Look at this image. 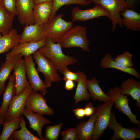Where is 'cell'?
Instances as JSON below:
<instances>
[{"label":"cell","mask_w":140,"mask_h":140,"mask_svg":"<svg viewBox=\"0 0 140 140\" xmlns=\"http://www.w3.org/2000/svg\"><path fill=\"white\" fill-rule=\"evenodd\" d=\"M62 48L58 43L47 38L45 45L38 51L50 59L57 70L62 74L68 68L67 66L75 64L78 60L74 57L65 54Z\"/></svg>","instance_id":"6da1fadb"},{"label":"cell","mask_w":140,"mask_h":140,"mask_svg":"<svg viewBox=\"0 0 140 140\" xmlns=\"http://www.w3.org/2000/svg\"><path fill=\"white\" fill-rule=\"evenodd\" d=\"M86 28L78 25L68 30L57 42L63 48H80L83 51H90L89 41L87 37Z\"/></svg>","instance_id":"7a4b0ae2"},{"label":"cell","mask_w":140,"mask_h":140,"mask_svg":"<svg viewBox=\"0 0 140 140\" xmlns=\"http://www.w3.org/2000/svg\"><path fill=\"white\" fill-rule=\"evenodd\" d=\"M63 16V14L55 15L42 25L43 33L46 39L49 38L53 42L57 43L73 27V22L65 21L62 19Z\"/></svg>","instance_id":"3957f363"},{"label":"cell","mask_w":140,"mask_h":140,"mask_svg":"<svg viewBox=\"0 0 140 140\" xmlns=\"http://www.w3.org/2000/svg\"><path fill=\"white\" fill-rule=\"evenodd\" d=\"M95 5H100L105 8L110 15L109 19L112 23V31L114 32L117 25L122 27L120 13L130 8L125 0H89Z\"/></svg>","instance_id":"277c9868"},{"label":"cell","mask_w":140,"mask_h":140,"mask_svg":"<svg viewBox=\"0 0 140 140\" xmlns=\"http://www.w3.org/2000/svg\"><path fill=\"white\" fill-rule=\"evenodd\" d=\"M33 55V58L38 66L37 69L44 75V84L46 88L50 87L52 82H58L61 80L57 69L50 59L38 50Z\"/></svg>","instance_id":"5b68a950"},{"label":"cell","mask_w":140,"mask_h":140,"mask_svg":"<svg viewBox=\"0 0 140 140\" xmlns=\"http://www.w3.org/2000/svg\"><path fill=\"white\" fill-rule=\"evenodd\" d=\"M107 94L114 104L115 109L127 116L132 123L140 126V121L137 119V116L132 113L129 106V99L128 98L129 96L122 94L120 91V87L116 86L110 89Z\"/></svg>","instance_id":"8992f818"},{"label":"cell","mask_w":140,"mask_h":140,"mask_svg":"<svg viewBox=\"0 0 140 140\" xmlns=\"http://www.w3.org/2000/svg\"><path fill=\"white\" fill-rule=\"evenodd\" d=\"M113 102L110 100L96 107L98 117L92 140H97L108 127Z\"/></svg>","instance_id":"52a82bcc"},{"label":"cell","mask_w":140,"mask_h":140,"mask_svg":"<svg viewBox=\"0 0 140 140\" xmlns=\"http://www.w3.org/2000/svg\"><path fill=\"white\" fill-rule=\"evenodd\" d=\"M25 61L26 75L30 85L33 91L39 92L43 96L47 92V88L44 81L39 77L38 71L36 68L35 63L33 60L32 54L24 56Z\"/></svg>","instance_id":"ba28073f"},{"label":"cell","mask_w":140,"mask_h":140,"mask_svg":"<svg viewBox=\"0 0 140 140\" xmlns=\"http://www.w3.org/2000/svg\"><path fill=\"white\" fill-rule=\"evenodd\" d=\"M108 127L114 131L110 137V140H135L140 138V129L138 128L132 127L131 129L125 128L117 121L115 113L111 112L110 120Z\"/></svg>","instance_id":"9c48e42d"},{"label":"cell","mask_w":140,"mask_h":140,"mask_svg":"<svg viewBox=\"0 0 140 140\" xmlns=\"http://www.w3.org/2000/svg\"><path fill=\"white\" fill-rule=\"evenodd\" d=\"M33 91L30 85L20 94L15 95L9 106L5 121L12 120L23 115V111L25 108L26 99Z\"/></svg>","instance_id":"30bf717a"},{"label":"cell","mask_w":140,"mask_h":140,"mask_svg":"<svg viewBox=\"0 0 140 140\" xmlns=\"http://www.w3.org/2000/svg\"><path fill=\"white\" fill-rule=\"evenodd\" d=\"M25 108L32 111L45 115H53L54 110L46 103V100L41 94L33 91L28 96Z\"/></svg>","instance_id":"8fae6325"},{"label":"cell","mask_w":140,"mask_h":140,"mask_svg":"<svg viewBox=\"0 0 140 140\" xmlns=\"http://www.w3.org/2000/svg\"><path fill=\"white\" fill-rule=\"evenodd\" d=\"M71 13L72 21H86L91 19L98 18L101 16L110 18L108 11L104 8L99 5L88 9L81 10L78 7L74 8Z\"/></svg>","instance_id":"7c38bea8"},{"label":"cell","mask_w":140,"mask_h":140,"mask_svg":"<svg viewBox=\"0 0 140 140\" xmlns=\"http://www.w3.org/2000/svg\"><path fill=\"white\" fill-rule=\"evenodd\" d=\"M33 0H16V10L18 20L23 25L34 24Z\"/></svg>","instance_id":"4fadbf2b"},{"label":"cell","mask_w":140,"mask_h":140,"mask_svg":"<svg viewBox=\"0 0 140 140\" xmlns=\"http://www.w3.org/2000/svg\"><path fill=\"white\" fill-rule=\"evenodd\" d=\"M13 70L15 79V95H18L30 86L26 75L24 59L22 57L19 58Z\"/></svg>","instance_id":"5bb4252c"},{"label":"cell","mask_w":140,"mask_h":140,"mask_svg":"<svg viewBox=\"0 0 140 140\" xmlns=\"http://www.w3.org/2000/svg\"><path fill=\"white\" fill-rule=\"evenodd\" d=\"M47 39H45L36 42L20 43L6 54V59H9L19 53L23 56L33 55L36 51L45 45Z\"/></svg>","instance_id":"9a60e30c"},{"label":"cell","mask_w":140,"mask_h":140,"mask_svg":"<svg viewBox=\"0 0 140 140\" xmlns=\"http://www.w3.org/2000/svg\"><path fill=\"white\" fill-rule=\"evenodd\" d=\"M23 115L29 121V127L36 132L39 138L41 140H45L42 134V128L45 125L51 123V121L43 115L33 112L25 108Z\"/></svg>","instance_id":"2e32d148"},{"label":"cell","mask_w":140,"mask_h":140,"mask_svg":"<svg viewBox=\"0 0 140 140\" xmlns=\"http://www.w3.org/2000/svg\"><path fill=\"white\" fill-rule=\"evenodd\" d=\"M45 39L46 38L43 33L42 25L36 24L26 25L20 35V43L36 42Z\"/></svg>","instance_id":"e0dca14e"},{"label":"cell","mask_w":140,"mask_h":140,"mask_svg":"<svg viewBox=\"0 0 140 140\" xmlns=\"http://www.w3.org/2000/svg\"><path fill=\"white\" fill-rule=\"evenodd\" d=\"M53 5V1L35 5L33 10L34 24L41 25L47 22L50 19Z\"/></svg>","instance_id":"ac0fdd59"},{"label":"cell","mask_w":140,"mask_h":140,"mask_svg":"<svg viewBox=\"0 0 140 140\" xmlns=\"http://www.w3.org/2000/svg\"><path fill=\"white\" fill-rule=\"evenodd\" d=\"M97 117L98 113L96 111L94 114L90 117L88 121H82L77 124L76 127L78 140H92Z\"/></svg>","instance_id":"d6986e66"},{"label":"cell","mask_w":140,"mask_h":140,"mask_svg":"<svg viewBox=\"0 0 140 140\" xmlns=\"http://www.w3.org/2000/svg\"><path fill=\"white\" fill-rule=\"evenodd\" d=\"M22 56L21 54H18L1 63L0 67V95L3 94L5 90L6 82L8 79L16 62Z\"/></svg>","instance_id":"ffe728a7"},{"label":"cell","mask_w":140,"mask_h":140,"mask_svg":"<svg viewBox=\"0 0 140 140\" xmlns=\"http://www.w3.org/2000/svg\"><path fill=\"white\" fill-rule=\"evenodd\" d=\"M120 91L124 95H130L137 101L136 104L140 108V82L133 78H129L122 83Z\"/></svg>","instance_id":"44dd1931"},{"label":"cell","mask_w":140,"mask_h":140,"mask_svg":"<svg viewBox=\"0 0 140 140\" xmlns=\"http://www.w3.org/2000/svg\"><path fill=\"white\" fill-rule=\"evenodd\" d=\"M100 65L102 69H115L131 75L138 79H140V74L136 69L133 67H127L117 62L114 60L112 55L109 53L106 54L102 58Z\"/></svg>","instance_id":"7402d4cb"},{"label":"cell","mask_w":140,"mask_h":140,"mask_svg":"<svg viewBox=\"0 0 140 140\" xmlns=\"http://www.w3.org/2000/svg\"><path fill=\"white\" fill-rule=\"evenodd\" d=\"M120 15L123 17L121 21L123 26L127 30L133 31H140V14L131 8L128 9Z\"/></svg>","instance_id":"603a6c76"},{"label":"cell","mask_w":140,"mask_h":140,"mask_svg":"<svg viewBox=\"0 0 140 140\" xmlns=\"http://www.w3.org/2000/svg\"><path fill=\"white\" fill-rule=\"evenodd\" d=\"M8 81L3 94V99L0 107V113L4 118L9 106L15 95V79L13 74L11 75Z\"/></svg>","instance_id":"cb8c5ba5"},{"label":"cell","mask_w":140,"mask_h":140,"mask_svg":"<svg viewBox=\"0 0 140 140\" xmlns=\"http://www.w3.org/2000/svg\"><path fill=\"white\" fill-rule=\"evenodd\" d=\"M20 35L16 30L12 29L6 34L0 33V54L11 50L20 43Z\"/></svg>","instance_id":"d4e9b609"},{"label":"cell","mask_w":140,"mask_h":140,"mask_svg":"<svg viewBox=\"0 0 140 140\" xmlns=\"http://www.w3.org/2000/svg\"><path fill=\"white\" fill-rule=\"evenodd\" d=\"M86 83L90 97L93 101L105 102L110 100L108 96L101 88L99 81L95 77L90 79H87Z\"/></svg>","instance_id":"484cf974"},{"label":"cell","mask_w":140,"mask_h":140,"mask_svg":"<svg viewBox=\"0 0 140 140\" xmlns=\"http://www.w3.org/2000/svg\"><path fill=\"white\" fill-rule=\"evenodd\" d=\"M78 72L79 78L74 97L75 104L83 101H88L90 98L86 85V75L81 71H79Z\"/></svg>","instance_id":"4316f807"},{"label":"cell","mask_w":140,"mask_h":140,"mask_svg":"<svg viewBox=\"0 0 140 140\" xmlns=\"http://www.w3.org/2000/svg\"><path fill=\"white\" fill-rule=\"evenodd\" d=\"M14 17L0 4V33L6 34L12 29Z\"/></svg>","instance_id":"83f0119b"},{"label":"cell","mask_w":140,"mask_h":140,"mask_svg":"<svg viewBox=\"0 0 140 140\" xmlns=\"http://www.w3.org/2000/svg\"><path fill=\"white\" fill-rule=\"evenodd\" d=\"M21 122L20 124V129L15 130L11 134L9 140L12 139L16 140H41L30 131L27 128L23 115L21 116Z\"/></svg>","instance_id":"f1b7e54d"},{"label":"cell","mask_w":140,"mask_h":140,"mask_svg":"<svg viewBox=\"0 0 140 140\" xmlns=\"http://www.w3.org/2000/svg\"><path fill=\"white\" fill-rule=\"evenodd\" d=\"M21 122V117L9 121H4L2 124L3 128L0 135V140H9L12 133L20 128Z\"/></svg>","instance_id":"f546056e"},{"label":"cell","mask_w":140,"mask_h":140,"mask_svg":"<svg viewBox=\"0 0 140 140\" xmlns=\"http://www.w3.org/2000/svg\"><path fill=\"white\" fill-rule=\"evenodd\" d=\"M92 3L89 0H53V8L50 19L55 15L57 10L63 6L74 4L86 6Z\"/></svg>","instance_id":"4dcf8cb0"},{"label":"cell","mask_w":140,"mask_h":140,"mask_svg":"<svg viewBox=\"0 0 140 140\" xmlns=\"http://www.w3.org/2000/svg\"><path fill=\"white\" fill-rule=\"evenodd\" d=\"M63 123H60L54 125H49L46 129L44 139L45 140H57L60 134Z\"/></svg>","instance_id":"1f68e13d"},{"label":"cell","mask_w":140,"mask_h":140,"mask_svg":"<svg viewBox=\"0 0 140 140\" xmlns=\"http://www.w3.org/2000/svg\"><path fill=\"white\" fill-rule=\"evenodd\" d=\"M132 54L127 51L123 54L118 55L114 60L117 62L124 66L132 67L134 64L132 61Z\"/></svg>","instance_id":"d6a6232c"},{"label":"cell","mask_w":140,"mask_h":140,"mask_svg":"<svg viewBox=\"0 0 140 140\" xmlns=\"http://www.w3.org/2000/svg\"><path fill=\"white\" fill-rule=\"evenodd\" d=\"M63 140H78L76 127L67 128L61 133Z\"/></svg>","instance_id":"836d02e7"},{"label":"cell","mask_w":140,"mask_h":140,"mask_svg":"<svg viewBox=\"0 0 140 140\" xmlns=\"http://www.w3.org/2000/svg\"><path fill=\"white\" fill-rule=\"evenodd\" d=\"M1 4L4 8L14 16H17L16 0H2Z\"/></svg>","instance_id":"e575fe53"},{"label":"cell","mask_w":140,"mask_h":140,"mask_svg":"<svg viewBox=\"0 0 140 140\" xmlns=\"http://www.w3.org/2000/svg\"><path fill=\"white\" fill-rule=\"evenodd\" d=\"M62 74L64 75L62 79L65 81L67 80H71L77 82L79 79V75L78 72H72L68 68L64 71Z\"/></svg>","instance_id":"d590c367"},{"label":"cell","mask_w":140,"mask_h":140,"mask_svg":"<svg viewBox=\"0 0 140 140\" xmlns=\"http://www.w3.org/2000/svg\"><path fill=\"white\" fill-rule=\"evenodd\" d=\"M85 116L90 117L94 114L96 111V108L94 107L92 103H87L84 108Z\"/></svg>","instance_id":"8d00e7d4"},{"label":"cell","mask_w":140,"mask_h":140,"mask_svg":"<svg viewBox=\"0 0 140 140\" xmlns=\"http://www.w3.org/2000/svg\"><path fill=\"white\" fill-rule=\"evenodd\" d=\"M73 112L78 119H82L86 116L84 109L82 108H77L73 110Z\"/></svg>","instance_id":"74e56055"},{"label":"cell","mask_w":140,"mask_h":140,"mask_svg":"<svg viewBox=\"0 0 140 140\" xmlns=\"http://www.w3.org/2000/svg\"><path fill=\"white\" fill-rule=\"evenodd\" d=\"M129 4L130 8L134 10L137 9L140 0H125Z\"/></svg>","instance_id":"f35d334b"},{"label":"cell","mask_w":140,"mask_h":140,"mask_svg":"<svg viewBox=\"0 0 140 140\" xmlns=\"http://www.w3.org/2000/svg\"><path fill=\"white\" fill-rule=\"evenodd\" d=\"M65 81L64 88L67 90H71L74 88L75 86L74 81L71 80H67Z\"/></svg>","instance_id":"ab89813d"},{"label":"cell","mask_w":140,"mask_h":140,"mask_svg":"<svg viewBox=\"0 0 140 140\" xmlns=\"http://www.w3.org/2000/svg\"><path fill=\"white\" fill-rule=\"evenodd\" d=\"M34 5H36L38 4L46 2L52 1L53 0H33Z\"/></svg>","instance_id":"60d3db41"},{"label":"cell","mask_w":140,"mask_h":140,"mask_svg":"<svg viewBox=\"0 0 140 140\" xmlns=\"http://www.w3.org/2000/svg\"><path fill=\"white\" fill-rule=\"evenodd\" d=\"M4 121V119L0 112V126L2 125Z\"/></svg>","instance_id":"b9f144b4"},{"label":"cell","mask_w":140,"mask_h":140,"mask_svg":"<svg viewBox=\"0 0 140 140\" xmlns=\"http://www.w3.org/2000/svg\"><path fill=\"white\" fill-rule=\"evenodd\" d=\"M2 0H0V4H1Z\"/></svg>","instance_id":"7bdbcfd3"},{"label":"cell","mask_w":140,"mask_h":140,"mask_svg":"<svg viewBox=\"0 0 140 140\" xmlns=\"http://www.w3.org/2000/svg\"><path fill=\"white\" fill-rule=\"evenodd\" d=\"M0 133H1V131L0 130Z\"/></svg>","instance_id":"ee69618b"}]
</instances>
